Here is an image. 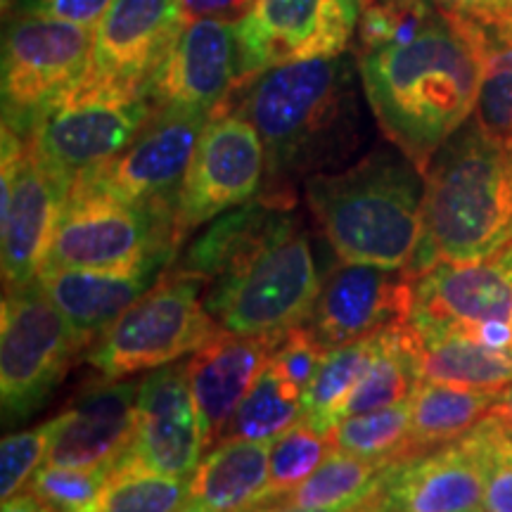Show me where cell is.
<instances>
[{
  "mask_svg": "<svg viewBox=\"0 0 512 512\" xmlns=\"http://www.w3.org/2000/svg\"><path fill=\"white\" fill-rule=\"evenodd\" d=\"M171 266L202 280L204 309L240 337L280 339L304 325L323 287L294 200L266 195L211 221Z\"/></svg>",
  "mask_w": 512,
  "mask_h": 512,
  "instance_id": "obj_1",
  "label": "cell"
},
{
  "mask_svg": "<svg viewBox=\"0 0 512 512\" xmlns=\"http://www.w3.org/2000/svg\"><path fill=\"white\" fill-rule=\"evenodd\" d=\"M358 72L382 133L425 174L439 147L475 114L479 24L441 10L411 41L358 55Z\"/></svg>",
  "mask_w": 512,
  "mask_h": 512,
  "instance_id": "obj_2",
  "label": "cell"
},
{
  "mask_svg": "<svg viewBox=\"0 0 512 512\" xmlns=\"http://www.w3.org/2000/svg\"><path fill=\"white\" fill-rule=\"evenodd\" d=\"M240 110L266 150L261 195L294 200L292 181L325 174L358 143L354 64L339 55L266 69L242 88Z\"/></svg>",
  "mask_w": 512,
  "mask_h": 512,
  "instance_id": "obj_3",
  "label": "cell"
},
{
  "mask_svg": "<svg viewBox=\"0 0 512 512\" xmlns=\"http://www.w3.org/2000/svg\"><path fill=\"white\" fill-rule=\"evenodd\" d=\"M422 178L413 278L437 264H477L512 245V145L472 119L439 147Z\"/></svg>",
  "mask_w": 512,
  "mask_h": 512,
  "instance_id": "obj_4",
  "label": "cell"
},
{
  "mask_svg": "<svg viewBox=\"0 0 512 512\" xmlns=\"http://www.w3.org/2000/svg\"><path fill=\"white\" fill-rule=\"evenodd\" d=\"M408 157L373 152L306 178V202L339 261L408 271L422 240L425 178Z\"/></svg>",
  "mask_w": 512,
  "mask_h": 512,
  "instance_id": "obj_5",
  "label": "cell"
},
{
  "mask_svg": "<svg viewBox=\"0 0 512 512\" xmlns=\"http://www.w3.org/2000/svg\"><path fill=\"white\" fill-rule=\"evenodd\" d=\"M204 283L174 266L91 344L88 363L102 380H126L140 370L181 361L207 344L219 325L204 309Z\"/></svg>",
  "mask_w": 512,
  "mask_h": 512,
  "instance_id": "obj_6",
  "label": "cell"
},
{
  "mask_svg": "<svg viewBox=\"0 0 512 512\" xmlns=\"http://www.w3.org/2000/svg\"><path fill=\"white\" fill-rule=\"evenodd\" d=\"M176 211L136 207L102 192L72 188L55 223L43 268L126 271L176 261Z\"/></svg>",
  "mask_w": 512,
  "mask_h": 512,
  "instance_id": "obj_7",
  "label": "cell"
},
{
  "mask_svg": "<svg viewBox=\"0 0 512 512\" xmlns=\"http://www.w3.org/2000/svg\"><path fill=\"white\" fill-rule=\"evenodd\" d=\"M155 114L150 95H119L76 81L38 114L29 147L64 195L119 155Z\"/></svg>",
  "mask_w": 512,
  "mask_h": 512,
  "instance_id": "obj_8",
  "label": "cell"
},
{
  "mask_svg": "<svg viewBox=\"0 0 512 512\" xmlns=\"http://www.w3.org/2000/svg\"><path fill=\"white\" fill-rule=\"evenodd\" d=\"M86 347L41 283L8 290L0 311V394L5 420L27 418Z\"/></svg>",
  "mask_w": 512,
  "mask_h": 512,
  "instance_id": "obj_9",
  "label": "cell"
},
{
  "mask_svg": "<svg viewBox=\"0 0 512 512\" xmlns=\"http://www.w3.org/2000/svg\"><path fill=\"white\" fill-rule=\"evenodd\" d=\"M266 150L259 131L233 102L204 126L176 202L178 245L195 228L252 202L264 190Z\"/></svg>",
  "mask_w": 512,
  "mask_h": 512,
  "instance_id": "obj_10",
  "label": "cell"
},
{
  "mask_svg": "<svg viewBox=\"0 0 512 512\" xmlns=\"http://www.w3.org/2000/svg\"><path fill=\"white\" fill-rule=\"evenodd\" d=\"M95 29L19 15L3 41V126L27 138L50 102L86 74Z\"/></svg>",
  "mask_w": 512,
  "mask_h": 512,
  "instance_id": "obj_11",
  "label": "cell"
},
{
  "mask_svg": "<svg viewBox=\"0 0 512 512\" xmlns=\"http://www.w3.org/2000/svg\"><path fill=\"white\" fill-rule=\"evenodd\" d=\"M411 323L512 354V245L477 264H437L415 278Z\"/></svg>",
  "mask_w": 512,
  "mask_h": 512,
  "instance_id": "obj_12",
  "label": "cell"
},
{
  "mask_svg": "<svg viewBox=\"0 0 512 512\" xmlns=\"http://www.w3.org/2000/svg\"><path fill=\"white\" fill-rule=\"evenodd\" d=\"M361 19V0H254L240 17L245 83L271 67L339 57Z\"/></svg>",
  "mask_w": 512,
  "mask_h": 512,
  "instance_id": "obj_13",
  "label": "cell"
},
{
  "mask_svg": "<svg viewBox=\"0 0 512 512\" xmlns=\"http://www.w3.org/2000/svg\"><path fill=\"white\" fill-rule=\"evenodd\" d=\"M207 114L155 110L117 157L83 176L74 188L110 195L136 207L174 209Z\"/></svg>",
  "mask_w": 512,
  "mask_h": 512,
  "instance_id": "obj_14",
  "label": "cell"
},
{
  "mask_svg": "<svg viewBox=\"0 0 512 512\" xmlns=\"http://www.w3.org/2000/svg\"><path fill=\"white\" fill-rule=\"evenodd\" d=\"M188 22L185 0H112L95 27L91 62L79 81L119 95H147Z\"/></svg>",
  "mask_w": 512,
  "mask_h": 512,
  "instance_id": "obj_15",
  "label": "cell"
},
{
  "mask_svg": "<svg viewBox=\"0 0 512 512\" xmlns=\"http://www.w3.org/2000/svg\"><path fill=\"white\" fill-rule=\"evenodd\" d=\"M3 283L5 290L36 283L46 266L55 223L67 200L38 164L29 140L3 126Z\"/></svg>",
  "mask_w": 512,
  "mask_h": 512,
  "instance_id": "obj_16",
  "label": "cell"
},
{
  "mask_svg": "<svg viewBox=\"0 0 512 512\" xmlns=\"http://www.w3.org/2000/svg\"><path fill=\"white\" fill-rule=\"evenodd\" d=\"M245 83L238 24L233 19L197 17L164 57L150 95L155 110L197 112L211 117Z\"/></svg>",
  "mask_w": 512,
  "mask_h": 512,
  "instance_id": "obj_17",
  "label": "cell"
},
{
  "mask_svg": "<svg viewBox=\"0 0 512 512\" xmlns=\"http://www.w3.org/2000/svg\"><path fill=\"white\" fill-rule=\"evenodd\" d=\"M202 451V420L192 396L188 361L152 370L140 380L136 432L121 460L159 475L192 479Z\"/></svg>",
  "mask_w": 512,
  "mask_h": 512,
  "instance_id": "obj_18",
  "label": "cell"
},
{
  "mask_svg": "<svg viewBox=\"0 0 512 512\" xmlns=\"http://www.w3.org/2000/svg\"><path fill=\"white\" fill-rule=\"evenodd\" d=\"M415 278L408 271L339 261L325 275L306 325L328 349L358 342L406 323L413 309Z\"/></svg>",
  "mask_w": 512,
  "mask_h": 512,
  "instance_id": "obj_19",
  "label": "cell"
},
{
  "mask_svg": "<svg viewBox=\"0 0 512 512\" xmlns=\"http://www.w3.org/2000/svg\"><path fill=\"white\" fill-rule=\"evenodd\" d=\"M368 512H479L484 467L470 434L430 453L396 460L361 503Z\"/></svg>",
  "mask_w": 512,
  "mask_h": 512,
  "instance_id": "obj_20",
  "label": "cell"
},
{
  "mask_svg": "<svg viewBox=\"0 0 512 512\" xmlns=\"http://www.w3.org/2000/svg\"><path fill=\"white\" fill-rule=\"evenodd\" d=\"M140 382L102 380L57 415L46 463L62 467H114L136 432Z\"/></svg>",
  "mask_w": 512,
  "mask_h": 512,
  "instance_id": "obj_21",
  "label": "cell"
},
{
  "mask_svg": "<svg viewBox=\"0 0 512 512\" xmlns=\"http://www.w3.org/2000/svg\"><path fill=\"white\" fill-rule=\"evenodd\" d=\"M278 339L240 337L219 330L207 344L192 351L188 377L202 420L204 448L219 444L230 415L264 373Z\"/></svg>",
  "mask_w": 512,
  "mask_h": 512,
  "instance_id": "obj_22",
  "label": "cell"
},
{
  "mask_svg": "<svg viewBox=\"0 0 512 512\" xmlns=\"http://www.w3.org/2000/svg\"><path fill=\"white\" fill-rule=\"evenodd\" d=\"M174 261H150L126 271H95V268H43L38 283L53 304L72 323L86 347L157 285Z\"/></svg>",
  "mask_w": 512,
  "mask_h": 512,
  "instance_id": "obj_23",
  "label": "cell"
},
{
  "mask_svg": "<svg viewBox=\"0 0 512 512\" xmlns=\"http://www.w3.org/2000/svg\"><path fill=\"white\" fill-rule=\"evenodd\" d=\"M401 335L420 382L501 394L512 384V354L482 347L463 335L401 323Z\"/></svg>",
  "mask_w": 512,
  "mask_h": 512,
  "instance_id": "obj_24",
  "label": "cell"
},
{
  "mask_svg": "<svg viewBox=\"0 0 512 512\" xmlns=\"http://www.w3.org/2000/svg\"><path fill=\"white\" fill-rule=\"evenodd\" d=\"M273 441H219L190 479V501L211 512H249L266 498Z\"/></svg>",
  "mask_w": 512,
  "mask_h": 512,
  "instance_id": "obj_25",
  "label": "cell"
},
{
  "mask_svg": "<svg viewBox=\"0 0 512 512\" xmlns=\"http://www.w3.org/2000/svg\"><path fill=\"white\" fill-rule=\"evenodd\" d=\"M498 394L422 382L411 399V439L406 458L463 439L486 418Z\"/></svg>",
  "mask_w": 512,
  "mask_h": 512,
  "instance_id": "obj_26",
  "label": "cell"
},
{
  "mask_svg": "<svg viewBox=\"0 0 512 512\" xmlns=\"http://www.w3.org/2000/svg\"><path fill=\"white\" fill-rule=\"evenodd\" d=\"M420 377L415 373L411 354L401 335V323L384 328L375 335V349L366 370L358 377L347 401L339 408L337 422L349 415L380 411V408L396 406L411 401L415 389L420 387Z\"/></svg>",
  "mask_w": 512,
  "mask_h": 512,
  "instance_id": "obj_27",
  "label": "cell"
},
{
  "mask_svg": "<svg viewBox=\"0 0 512 512\" xmlns=\"http://www.w3.org/2000/svg\"><path fill=\"white\" fill-rule=\"evenodd\" d=\"M389 465L335 448L309 479L278 501L304 510H354L368 501Z\"/></svg>",
  "mask_w": 512,
  "mask_h": 512,
  "instance_id": "obj_28",
  "label": "cell"
},
{
  "mask_svg": "<svg viewBox=\"0 0 512 512\" xmlns=\"http://www.w3.org/2000/svg\"><path fill=\"white\" fill-rule=\"evenodd\" d=\"M302 396V389L294 387L268 358L264 373L230 415L219 441H273L278 434L290 430L294 422L302 420Z\"/></svg>",
  "mask_w": 512,
  "mask_h": 512,
  "instance_id": "obj_29",
  "label": "cell"
},
{
  "mask_svg": "<svg viewBox=\"0 0 512 512\" xmlns=\"http://www.w3.org/2000/svg\"><path fill=\"white\" fill-rule=\"evenodd\" d=\"M479 38L482 81L475 121L489 136L512 145V22L479 24Z\"/></svg>",
  "mask_w": 512,
  "mask_h": 512,
  "instance_id": "obj_30",
  "label": "cell"
},
{
  "mask_svg": "<svg viewBox=\"0 0 512 512\" xmlns=\"http://www.w3.org/2000/svg\"><path fill=\"white\" fill-rule=\"evenodd\" d=\"M375 335L328 349L316 377H313L302 396V420L318 427L320 432H330L337 425L339 408L347 401L349 392L354 389L358 377L363 375V370L368 366L370 356H373Z\"/></svg>",
  "mask_w": 512,
  "mask_h": 512,
  "instance_id": "obj_31",
  "label": "cell"
},
{
  "mask_svg": "<svg viewBox=\"0 0 512 512\" xmlns=\"http://www.w3.org/2000/svg\"><path fill=\"white\" fill-rule=\"evenodd\" d=\"M408 439H411V401L380 411L349 415L332 427V444L337 451L384 460V463L406 460Z\"/></svg>",
  "mask_w": 512,
  "mask_h": 512,
  "instance_id": "obj_32",
  "label": "cell"
},
{
  "mask_svg": "<svg viewBox=\"0 0 512 512\" xmlns=\"http://www.w3.org/2000/svg\"><path fill=\"white\" fill-rule=\"evenodd\" d=\"M190 501V479L159 475L119 460L102 496L100 512H178Z\"/></svg>",
  "mask_w": 512,
  "mask_h": 512,
  "instance_id": "obj_33",
  "label": "cell"
},
{
  "mask_svg": "<svg viewBox=\"0 0 512 512\" xmlns=\"http://www.w3.org/2000/svg\"><path fill=\"white\" fill-rule=\"evenodd\" d=\"M332 451H335L332 430L320 432L306 420H297L290 430L278 434L271 444V479L261 505L278 501L297 489Z\"/></svg>",
  "mask_w": 512,
  "mask_h": 512,
  "instance_id": "obj_34",
  "label": "cell"
},
{
  "mask_svg": "<svg viewBox=\"0 0 512 512\" xmlns=\"http://www.w3.org/2000/svg\"><path fill=\"white\" fill-rule=\"evenodd\" d=\"M430 0H361L358 55L411 41L439 17Z\"/></svg>",
  "mask_w": 512,
  "mask_h": 512,
  "instance_id": "obj_35",
  "label": "cell"
},
{
  "mask_svg": "<svg viewBox=\"0 0 512 512\" xmlns=\"http://www.w3.org/2000/svg\"><path fill=\"white\" fill-rule=\"evenodd\" d=\"M112 467H62L43 463L29 491L57 512H100Z\"/></svg>",
  "mask_w": 512,
  "mask_h": 512,
  "instance_id": "obj_36",
  "label": "cell"
},
{
  "mask_svg": "<svg viewBox=\"0 0 512 512\" xmlns=\"http://www.w3.org/2000/svg\"><path fill=\"white\" fill-rule=\"evenodd\" d=\"M470 437L475 439L484 467V510L512 512V432L486 413Z\"/></svg>",
  "mask_w": 512,
  "mask_h": 512,
  "instance_id": "obj_37",
  "label": "cell"
},
{
  "mask_svg": "<svg viewBox=\"0 0 512 512\" xmlns=\"http://www.w3.org/2000/svg\"><path fill=\"white\" fill-rule=\"evenodd\" d=\"M57 432V415L43 425L10 434L0 446V496H17L31 482L36 470L48 460L50 444Z\"/></svg>",
  "mask_w": 512,
  "mask_h": 512,
  "instance_id": "obj_38",
  "label": "cell"
},
{
  "mask_svg": "<svg viewBox=\"0 0 512 512\" xmlns=\"http://www.w3.org/2000/svg\"><path fill=\"white\" fill-rule=\"evenodd\" d=\"M328 347L320 344L309 325H297L275 344L271 363L290 380L294 387L306 392L313 377H316L320 363H323Z\"/></svg>",
  "mask_w": 512,
  "mask_h": 512,
  "instance_id": "obj_39",
  "label": "cell"
},
{
  "mask_svg": "<svg viewBox=\"0 0 512 512\" xmlns=\"http://www.w3.org/2000/svg\"><path fill=\"white\" fill-rule=\"evenodd\" d=\"M110 5L112 0H22L19 12L95 29Z\"/></svg>",
  "mask_w": 512,
  "mask_h": 512,
  "instance_id": "obj_40",
  "label": "cell"
},
{
  "mask_svg": "<svg viewBox=\"0 0 512 512\" xmlns=\"http://www.w3.org/2000/svg\"><path fill=\"white\" fill-rule=\"evenodd\" d=\"M448 15L472 19L479 24L512 22V0H430Z\"/></svg>",
  "mask_w": 512,
  "mask_h": 512,
  "instance_id": "obj_41",
  "label": "cell"
},
{
  "mask_svg": "<svg viewBox=\"0 0 512 512\" xmlns=\"http://www.w3.org/2000/svg\"><path fill=\"white\" fill-rule=\"evenodd\" d=\"M254 0H185L188 8V17H221V19H235L245 15Z\"/></svg>",
  "mask_w": 512,
  "mask_h": 512,
  "instance_id": "obj_42",
  "label": "cell"
},
{
  "mask_svg": "<svg viewBox=\"0 0 512 512\" xmlns=\"http://www.w3.org/2000/svg\"><path fill=\"white\" fill-rule=\"evenodd\" d=\"M3 512H57L55 508H50L46 501H41L36 494H22L19 491L17 496L8 498V501H3Z\"/></svg>",
  "mask_w": 512,
  "mask_h": 512,
  "instance_id": "obj_43",
  "label": "cell"
},
{
  "mask_svg": "<svg viewBox=\"0 0 512 512\" xmlns=\"http://www.w3.org/2000/svg\"><path fill=\"white\" fill-rule=\"evenodd\" d=\"M489 413L494 415V418L501 420L503 425L512 432V384H510L508 389H505V392H501V394L496 396L494 406H491Z\"/></svg>",
  "mask_w": 512,
  "mask_h": 512,
  "instance_id": "obj_44",
  "label": "cell"
},
{
  "mask_svg": "<svg viewBox=\"0 0 512 512\" xmlns=\"http://www.w3.org/2000/svg\"><path fill=\"white\" fill-rule=\"evenodd\" d=\"M178 512H211V510H207V508H204V505H200V503H192V501H188V503H185L183 508L178 510Z\"/></svg>",
  "mask_w": 512,
  "mask_h": 512,
  "instance_id": "obj_45",
  "label": "cell"
},
{
  "mask_svg": "<svg viewBox=\"0 0 512 512\" xmlns=\"http://www.w3.org/2000/svg\"><path fill=\"white\" fill-rule=\"evenodd\" d=\"M12 3H15V0H3V12H8V8H10Z\"/></svg>",
  "mask_w": 512,
  "mask_h": 512,
  "instance_id": "obj_46",
  "label": "cell"
},
{
  "mask_svg": "<svg viewBox=\"0 0 512 512\" xmlns=\"http://www.w3.org/2000/svg\"><path fill=\"white\" fill-rule=\"evenodd\" d=\"M349 512H368L366 508H363V505H358V508H354V510H349Z\"/></svg>",
  "mask_w": 512,
  "mask_h": 512,
  "instance_id": "obj_47",
  "label": "cell"
},
{
  "mask_svg": "<svg viewBox=\"0 0 512 512\" xmlns=\"http://www.w3.org/2000/svg\"><path fill=\"white\" fill-rule=\"evenodd\" d=\"M479 512H486V510H479Z\"/></svg>",
  "mask_w": 512,
  "mask_h": 512,
  "instance_id": "obj_48",
  "label": "cell"
}]
</instances>
